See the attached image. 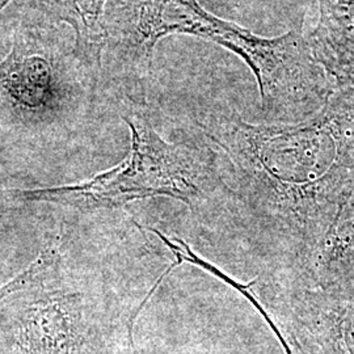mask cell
Returning a JSON list of instances; mask_svg holds the SVG:
<instances>
[{
    "label": "cell",
    "mask_w": 354,
    "mask_h": 354,
    "mask_svg": "<svg viewBox=\"0 0 354 354\" xmlns=\"http://www.w3.org/2000/svg\"><path fill=\"white\" fill-rule=\"evenodd\" d=\"M253 288L307 354H354V286L308 288L281 276Z\"/></svg>",
    "instance_id": "5"
},
{
    "label": "cell",
    "mask_w": 354,
    "mask_h": 354,
    "mask_svg": "<svg viewBox=\"0 0 354 354\" xmlns=\"http://www.w3.org/2000/svg\"><path fill=\"white\" fill-rule=\"evenodd\" d=\"M0 84L19 106L41 111L55 97L50 62L16 38L12 51L0 64Z\"/></svg>",
    "instance_id": "8"
},
{
    "label": "cell",
    "mask_w": 354,
    "mask_h": 354,
    "mask_svg": "<svg viewBox=\"0 0 354 354\" xmlns=\"http://www.w3.org/2000/svg\"><path fill=\"white\" fill-rule=\"evenodd\" d=\"M282 277L308 288L354 286V180L315 251Z\"/></svg>",
    "instance_id": "6"
},
{
    "label": "cell",
    "mask_w": 354,
    "mask_h": 354,
    "mask_svg": "<svg viewBox=\"0 0 354 354\" xmlns=\"http://www.w3.org/2000/svg\"><path fill=\"white\" fill-rule=\"evenodd\" d=\"M131 131L127 158L112 169L74 185L20 193L28 201L77 209H109L131 201L168 197L184 203L198 218L218 207L236 214L228 167L214 147L176 145L163 140L138 111L122 114Z\"/></svg>",
    "instance_id": "3"
},
{
    "label": "cell",
    "mask_w": 354,
    "mask_h": 354,
    "mask_svg": "<svg viewBox=\"0 0 354 354\" xmlns=\"http://www.w3.org/2000/svg\"><path fill=\"white\" fill-rule=\"evenodd\" d=\"M108 0H38L42 11L54 20L71 26L75 32V54L83 64L97 74L102 51L108 44L104 20Z\"/></svg>",
    "instance_id": "9"
},
{
    "label": "cell",
    "mask_w": 354,
    "mask_h": 354,
    "mask_svg": "<svg viewBox=\"0 0 354 354\" xmlns=\"http://www.w3.org/2000/svg\"><path fill=\"white\" fill-rule=\"evenodd\" d=\"M10 1H11V0H0V11H1Z\"/></svg>",
    "instance_id": "12"
},
{
    "label": "cell",
    "mask_w": 354,
    "mask_h": 354,
    "mask_svg": "<svg viewBox=\"0 0 354 354\" xmlns=\"http://www.w3.org/2000/svg\"><path fill=\"white\" fill-rule=\"evenodd\" d=\"M115 17L118 49L145 70H150L156 44L171 35L203 38L239 55L257 80L263 112L272 122L315 113L335 89L295 30L260 37L207 12L197 0H122Z\"/></svg>",
    "instance_id": "2"
},
{
    "label": "cell",
    "mask_w": 354,
    "mask_h": 354,
    "mask_svg": "<svg viewBox=\"0 0 354 354\" xmlns=\"http://www.w3.org/2000/svg\"><path fill=\"white\" fill-rule=\"evenodd\" d=\"M0 354H134V349H115L80 297L57 291L3 315Z\"/></svg>",
    "instance_id": "4"
},
{
    "label": "cell",
    "mask_w": 354,
    "mask_h": 354,
    "mask_svg": "<svg viewBox=\"0 0 354 354\" xmlns=\"http://www.w3.org/2000/svg\"><path fill=\"white\" fill-rule=\"evenodd\" d=\"M59 263V252L54 245H49L37 259L23 270L17 277L11 279L0 288V304L8 301L13 294L29 290L38 283H42L55 273Z\"/></svg>",
    "instance_id": "10"
},
{
    "label": "cell",
    "mask_w": 354,
    "mask_h": 354,
    "mask_svg": "<svg viewBox=\"0 0 354 354\" xmlns=\"http://www.w3.org/2000/svg\"><path fill=\"white\" fill-rule=\"evenodd\" d=\"M197 124L227 163L236 214L285 273L304 266L353 183L354 87L333 89L298 121L251 124L214 108Z\"/></svg>",
    "instance_id": "1"
},
{
    "label": "cell",
    "mask_w": 354,
    "mask_h": 354,
    "mask_svg": "<svg viewBox=\"0 0 354 354\" xmlns=\"http://www.w3.org/2000/svg\"><path fill=\"white\" fill-rule=\"evenodd\" d=\"M319 23L307 44L335 88L354 87V0H317Z\"/></svg>",
    "instance_id": "7"
},
{
    "label": "cell",
    "mask_w": 354,
    "mask_h": 354,
    "mask_svg": "<svg viewBox=\"0 0 354 354\" xmlns=\"http://www.w3.org/2000/svg\"><path fill=\"white\" fill-rule=\"evenodd\" d=\"M269 328L272 329V332L276 335L285 354H307L304 352V348L299 345V342L295 340V337L283 327H281L274 319H273V323L269 324Z\"/></svg>",
    "instance_id": "11"
}]
</instances>
